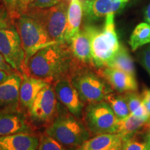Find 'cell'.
I'll use <instances>...</instances> for the list:
<instances>
[{"mask_svg":"<svg viewBox=\"0 0 150 150\" xmlns=\"http://www.w3.org/2000/svg\"><path fill=\"white\" fill-rule=\"evenodd\" d=\"M123 94L128 104L131 113L136 117L148 120L150 118V114L144 104L142 95H139L136 91L128 92Z\"/></svg>","mask_w":150,"mask_h":150,"instance_id":"22","label":"cell"},{"mask_svg":"<svg viewBox=\"0 0 150 150\" xmlns=\"http://www.w3.org/2000/svg\"><path fill=\"white\" fill-rule=\"evenodd\" d=\"M49 84L48 81L30 75H22L19 92V102L22 107L29 109L39 92Z\"/></svg>","mask_w":150,"mask_h":150,"instance_id":"15","label":"cell"},{"mask_svg":"<svg viewBox=\"0 0 150 150\" xmlns=\"http://www.w3.org/2000/svg\"><path fill=\"white\" fill-rule=\"evenodd\" d=\"M140 63L147 70L150 76V46L147 47L140 54L139 57Z\"/></svg>","mask_w":150,"mask_h":150,"instance_id":"30","label":"cell"},{"mask_svg":"<svg viewBox=\"0 0 150 150\" xmlns=\"http://www.w3.org/2000/svg\"><path fill=\"white\" fill-rule=\"evenodd\" d=\"M65 1H70V0H35L30 6L37 7V8H45L54 6Z\"/></svg>","mask_w":150,"mask_h":150,"instance_id":"29","label":"cell"},{"mask_svg":"<svg viewBox=\"0 0 150 150\" xmlns=\"http://www.w3.org/2000/svg\"><path fill=\"white\" fill-rule=\"evenodd\" d=\"M83 5L79 0H70L67 10V24L65 35V42L70 44L71 40L80 31L83 16Z\"/></svg>","mask_w":150,"mask_h":150,"instance_id":"19","label":"cell"},{"mask_svg":"<svg viewBox=\"0 0 150 150\" xmlns=\"http://www.w3.org/2000/svg\"><path fill=\"white\" fill-rule=\"evenodd\" d=\"M2 1L4 4V6L8 9L15 18L16 19L21 14L20 12L21 6L18 0H2Z\"/></svg>","mask_w":150,"mask_h":150,"instance_id":"28","label":"cell"},{"mask_svg":"<svg viewBox=\"0 0 150 150\" xmlns=\"http://www.w3.org/2000/svg\"><path fill=\"white\" fill-rule=\"evenodd\" d=\"M57 104L54 88L49 84L39 92L28 109L30 119L39 125L49 122L56 113Z\"/></svg>","mask_w":150,"mask_h":150,"instance_id":"9","label":"cell"},{"mask_svg":"<svg viewBox=\"0 0 150 150\" xmlns=\"http://www.w3.org/2000/svg\"><path fill=\"white\" fill-rule=\"evenodd\" d=\"M18 1L20 4V6H21V8H22V7L28 6L31 4L35 0H18Z\"/></svg>","mask_w":150,"mask_h":150,"instance_id":"34","label":"cell"},{"mask_svg":"<svg viewBox=\"0 0 150 150\" xmlns=\"http://www.w3.org/2000/svg\"><path fill=\"white\" fill-rule=\"evenodd\" d=\"M38 150H70L52 137L45 134L40 139Z\"/></svg>","mask_w":150,"mask_h":150,"instance_id":"26","label":"cell"},{"mask_svg":"<svg viewBox=\"0 0 150 150\" xmlns=\"http://www.w3.org/2000/svg\"><path fill=\"white\" fill-rule=\"evenodd\" d=\"M109 150H122V143L115 146V147L111 148V149Z\"/></svg>","mask_w":150,"mask_h":150,"instance_id":"36","label":"cell"},{"mask_svg":"<svg viewBox=\"0 0 150 150\" xmlns=\"http://www.w3.org/2000/svg\"></svg>","mask_w":150,"mask_h":150,"instance_id":"39","label":"cell"},{"mask_svg":"<svg viewBox=\"0 0 150 150\" xmlns=\"http://www.w3.org/2000/svg\"><path fill=\"white\" fill-rule=\"evenodd\" d=\"M141 95L144 104L150 114V89L145 88Z\"/></svg>","mask_w":150,"mask_h":150,"instance_id":"32","label":"cell"},{"mask_svg":"<svg viewBox=\"0 0 150 150\" xmlns=\"http://www.w3.org/2000/svg\"><path fill=\"white\" fill-rule=\"evenodd\" d=\"M69 45L73 56L76 61L86 66L95 67L92 55L91 38L85 27L72 38Z\"/></svg>","mask_w":150,"mask_h":150,"instance_id":"14","label":"cell"},{"mask_svg":"<svg viewBox=\"0 0 150 150\" xmlns=\"http://www.w3.org/2000/svg\"><path fill=\"white\" fill-rule=\"evenodd\" d=\"M45 134L67 148L79 147L91 135L85 124L70 112L58 115L47 127Z\"/></svg>","mask_w":150,"mask_h":150,"instance_id":"4","label":"cell"},{"mask_svg":"<svg viewBox=\"0 0 150 150\" xmlns=\"http://www.w3.org/2000/svg\"><path fill=\"white\" fill-rule=\"evenodd\" d=\"M9 75L10 74L6 72H5V71L0 70V83H2V82L4 81L5 80H6L9 76Z\"/></svg>","mask_w":150,"mask_h":150,"instance_id":"33","label":"cell"},{"mask_svg":"<svg viewBox=\"0 0 150 150\" xmlns=\"http://www.w3.org/2000/svg\"><path fill=\"white\" fill-rule=\"evenodd\" d=\"M70 45L54 43L41 49L30 59L27 64L28 74L44 80L56 81L66 77L76 67Z\"/></svg>","mask_w":150,"mask_h":150,"instance_id":"1","label":"cell"},{"mask_svg":"<svg viewBox=\"0 0 150 150\" xmlns=\"http://www.w3.org/2000/svg\"><path fill=\"white\" fill-rule=\"evenodd\" d=\"M150 130V120L142 119L130 114L125 119L119 120L116 134L123 140L133 136L141 131Z\"/></svg>","mask_w":150,"mask_h":150,"instance_id":"18","label":"cell"},{"mask_svg":"<svg viewBox=\"0 0 150 150\" xmlns=\"http://www.w3.org/2000/svg\"><path fill=\"white\" fill-rule=\"evenodd\" d=\"M16 18L4 6H0V30L15 26Z\"/></svg>","mask_w":150,"mask_h":150,"instance_id":"27","label":"cell"},{"mask_svg":"<svg viewBox=\"0 0 150 150\" xmlns=\"http://www.w3.org/2000/svg\"><path fill=\"white\" fill-rule=\"evenodd\" d=\"M0 150H1V149H0Z\"/></svg>","mask_w":150,"mask_h":150,"instance_id":"38","label":"cell"},{"mask_svg":"<svg viewBox=\"0 0 150 150\" xmlns=\"http://www.w3.org/2000/svg\"><path fill=\"white\" fill-rule=\"evenodd\" d=\"M0 53L16 72L29 75L21 39L15 26L0 30Z\"/></svg>","mask_w":150,"mask_h":150,"instance_id":"8","label":"cell"},{"mask_svg":"<svg viewBox=\"0 0 150 150\" xmlns=\"http://www.w3.org/2000/svg\"><path fill=\"white\" fill-rule=\"evenodd\" d=\"M69 2L70 1H63L45 8H37L29 5L21 8L20 12L39 22L54 42L63 43L65 42Z\"/></svg>","mask_w":150,"mask_h":150,"instance_id":"3","label":"cell"},{"mask_svg":"<svg viewBox=\"0 0 150 150\" xmlns=\"http://www.w3.org/2000/svg\"><path fill=\"white\" fill-rule=\"evenodd\" d=\"M54 91L57 99L70 113L76 117H82L84 102L81 99L71 79L66 76L56 81L54 84Z\"/></svg>","mask_w":150,"mask_h":150,"instance_id":"11","label":"cell"},{"mask_svg":"<svg viewBox=\"0 0 150 150\" xmlns=\"http://www.w3.org/2000/svg\"><path fill=\"white\" fill-rule=\"evenodd\" d=\"M114 15L111 13L106 17L102 29L91 25L84 27L91 38L93 63L97 69L107 66L120 47L115 31Z\"/></svg>","mask_w":150,"mask_h":150,"instance_id":"2","label":"cell"},{"mask_svg":"<svg viewBox=\"0 0 150 150\" xmlns=\"http://www.w3.org/2000/svg\"><path fill=\"white\" fill-rule=\"evenodd\" d=\"M106 67L117 69L136 76V70L133 59L125 46L121 45L119 50Z\"/></svg>","mask_w":150,"mask_h":150,"instance_id":"21","label":"cell"},{"mask_svg":"<svg viewBox=\"0 0 150 150\" xmlns=\"http://www.w3.org/2000/svg\"><path fill=\"white\" fill-rule=\"evenodd\" d=\"M105 101L110 105L118 120L125 119L131 114L124 94L121 93V95H117L110 93L106 97Z\"/></svg>","mask_w":150,"mask_h":150,"instance_id":"23","label":"cell"},{"mask_svg":"<svg viewBox=\"0 0 150 150\" xmlns=\"http://www.w3.org/2000/svg\"><path fill=\"white\" fill-rule=\"evenodd\" d=\"M126 2L121 0H86L83 10L88 19L94 20L121 11Z\"/></svg>","mask_w":150,"mask_h":150,"instance_id":"13","label":"cell"},{"mask_svg":"<svg viewBox=\"0 0 150 150\" xmlns=\"http://www.w3.org/2000/svg\"><path fill=\"white\" fill-rule=\"evenodd\" d=\"M99 74L106 80L112 90L119 93L134 92L138 90L136 76L117 69L104 67L98 69Z\"/></svg>","mask_w":150,"mask_h":150,"instance_id":"12","label":"cell"},{"mask_svg":"<svg viewBox=\"0 0 150 150\" xmlns=\"http://www.w3.org/2000/svg\"><path fill=\"white\" fill-rule=\"evenodd\" d=\"M122 150H150V130L141 131L123 140Z\"/></svg>","mask_w":150,"mask_h":150,"instance_id":"24","label":"cell"},{"mask_svg":"<svg viewBox=\"0 0 150 150\" xmlns=\"http://www.w3.org/2000/svg\"><path fill=\"white\" fill-rule=\"evenodd\" d=\"M32 132V127L19 104L0 110V137Z\"/></svg>","mask_w":150,"mask_h":150,"instance_id":"10","label":"cell"},{"mask_svg":"<svg viewBox=\"0 0 150 150\" xmlns=\"http://www.w3.org/2000/svg\"><path fill=\"white\" fill-rule=\"evenodd\" d=\"M87 67H80L77 70L75 69L71 81L83 102L91 104L105 100L106 97L112 92V88L102 76Z\"/></svg>","mask_w":150,"mask_h":150,"instance_id":"6","label":"cell"},{"mask_svg":"<svg viewBox=\"0 0 150 150\" xmlns=\"http://www.w3.org/2000/svg\"><path fill=\"white\" fill-rule=\"evenodd\" d=\"M15 27L21 39L25 54L26 67L30 59L39 50L56 43L50 38L39 22L25 14L21 13L16 19Z\"/></svg>","mask_w":150,"mask_h":150,"instance_id":"5","label":"cell"},{"mask_svg":"<svg viewBox=\"0 0 150 150\" xmlns=\"http://www.w3.org/2000/svg\"><path fill=\"white\" fill-rule=\"evenodd\" d=\"M40 139L32 133H18L0 137L1 150H37Z\"/></svg>","mask_w":150,"mask_h":150,"instance_id":"16","label":"cell"},{"mask_svg":"<svg viewBox=\"0 0 150 150\" xmlns=\"http://www.w3.org/2000/svg\"><path fill=\"white\" fill-rule=\"evenodd\" d=\"M122 143V139L117 134L96 135L89 138L76 150H109Z\"/></svg>","mask_w":150,"mask_h":150,"instance_id":"20","label":"cell"},{"mask_svg":"<svg viewBox=\"0 0 150 150\" xmlns=\"http://www.w3.org/2000/svg\"><path fill=\"white\" fill-rule=\"evenodd\" d=\"M0 70L5 71V72L8 73L9 74L17 72L13 70V68L7 63L6 61L4 59V57L3 55L1 53H0Z\"/></svg>","mask_w":150,"mask_h":150,"instance_id":"31","label":"cell"},{"mask_svg":"<svg viewBox=\"0 0 150 150\" xmlns=\"http://www.w3.org/2000/svg\"><path fill=\"white\" fill-rule=\"evenodd\" d=\"M83 117L91 134L96 136L117 133L119 120L105 100L88 104L83 110Z\"/></svg>","mask_w":150,"mask_h":150,"instance_id":"7","label":"cell"},{"mask_svg":"<svg viewBox=\"0 0 150 150\" xmlns=\"http://www.w3.org/2000/svg\"><path fill=\"white\" fill-rule=\"evenodd\" d=\"M129 42L133 51H136L137 49L146 44H150L149 24L147 22H142L137 25L131 33Z\"/></svg>","mask_w":150,"mask_h":150,"instance_id":"25","label":"cell"},{"mask_svg":"<svg viewBox=\"0 0 150 150\" xmlns=\"http://www.w3.org/2000/svg\"><path fill=\"white\" fill-rule=\"evenodd\" d=\"M121 1H124V2H127V1H128V0H121Z\"/></svg>","mask_w":150,"mask_h":150,"instance_id":"37","label":"cell"},{"mask_svg":"<svg viewBox=\"0 0 150 150\" xmlns=\"http://www.w3.org/2000/svg\"><path fill=\"white\" fill-rule=\"evenodd\" d=\"M145 20L146 22L150 25V4L148 6L147 9H146L145 14Z\"/></svg>","mask_w":150,"mask_h":150,"instance_id":"35","label":"cell"},{"mask_svg":"<svg viewBox=\"0 0 150 150\" xmlns=\"http://www.w3.org/2000/svg\"><path fill=\"white\" fill-rule=\"evenodd\" d=\"M22 79V75L15 72L0 83V110L20 104L19 92Z\"/></svg>","mask_w":150,"mask_h":150,"instance_id":"17","label":"cell"}]
</instances>
